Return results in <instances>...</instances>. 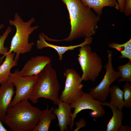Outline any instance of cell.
<instances>
[{
    "instance_id": "d4e9b609",
    "label": "cell",
    "mask_w": 131,
    "mask_h": 131,
    "mask_svg": "<svg viewBox=\"0 0 131 131\" xmlns=\"http://www.w3.org/2000/svg\"><path fill=\"white\" fill-rule=\"evenodd\" d=\"M119 6V9L121 13H123L125 7V0H117Z\"/></svg>"
},
{
    "instance_id": "7402d4cb",
    "label": "cell",
    "mask_w": 131,
    "mask_h": 131,
    "mask_svg": "<svg viewBox=\"0 0 131 131\" xmlns=\"http://www.w3.org/2000/svg\"><path fill=\"white\" fill-rule=\"evenodd\" d=\"M123 88L124 106L130 108L131 107V85L126 82Z\"/></svg>"
},
{
    "instance_id": "ac0fdd59",
    "label": "cell",
    "mask_w": 131,
    "mask_h": 131,
    "mask_svg": "<svg viewBox=\"0 0 131 131\" xmlns=\"http://www.w3.org/2000/svg\"><path fill=\"white\" fill-rule=\"evenodd\" d=\"M110 100L109 103L113 106L122 110L124 107L123 91L117 85L110 88Z\"/></svg>"
},
{
    "instance_id": "ffe728a7",
    "label": "cell",
    "mask_w": 131,
    "mask_h": 131,
    "mask_svg": "<svg viewBox=\"0 0 131 131\" xmlns=\"http://www.w3.org/2000/svg\"><path fill=\"white\" fill-rule=\"evenodd\" d=\"M118 71L121 75V78L119 82L125 81L131 82V61L126 64L118 67Z\"/></svg>"
},
{
    "instance_id": "8992f818",
    "label": "cell",
    "mask_w": 131,
    "mask_h": 131,
    "mask_svg": "<svg viewBox=\"0 0 131 131\" xmlns=\"http://www.w3.org/2000/svg\"><path fill=\"white\" fill-rule=\"evenodd\" d=\"M19 69L11 73L8 82L15 86V96L9 107L14 106L23 100L29 99L38 79V74L31 76H24L20 73Z\"/></svg>"
},
{
    "instance_id": "603a6c76",
    "label": "cell",
    "mask_w": 131,
    "mask_h": 131,
    "mask_svg": "<svg viewBox=\"0 0 131 131\" xmlns=\"http://www.w3.org/2000/svg\"><path fill=\"white\" fill-rule=\"evenodd\" d=\"M76 126V127L73 131H78L80 129L86 126V123L85 119L83 118H81L78 121H76L74 123Z\"/></svg>"
},
{
    "instance_id": "7c38bea8",
    "label": "cell",
    "mask_w": 131,
    "mask_h": 131,
    "mask_svg": "<svg viewBox=\"0 0 131 131\" xmlns=\"http://www.w3.org/2000/svg\"><path fill=\"white\" fill-rule=\"evenodd\" d=\"M0 87V118L2 122L6 119L7 110L12 102L14 94V86L7 82Z\"/></svg>"
},
{
    "instance_id": "2e32d148",
    "label": "cell",
    "mask_w": 131,
    "mask_h": 131,
    "mask_svg": "<svg viewBox=\"0 0 131 131\" xmlns=\"http://www.w3.org/2000/svg\"><path fill=\"white\" fill-rule=\"evenodd\" d=\"M54 108L53 106L49 109L48 104L46 109L42 111L39 121L32 131H48L52 121L56 118V116L53 113L52 110Z\"/></svg>"
},
{
    "instance_id": "cb8c5ba5",
    "label": "cell",
    "mask_w": 131,
    "mask_h": 131,
    "mask_svg": "<svg viewBox=\"0 0 131 131\" xmlns=\"http://www.w3.org/2000/svg\"><path fill=\"white\" fill-rule=\"evenodd\" d=\"M125 7L124 12L127 16L131 14V0H125Z\"/></svg>"
},
{
    "instance_id": "484cf974",
    "label": "cell",
    "mask_w": 131,
    "mask_h": 131,
    "mask_svg": "<svg viewBox=\"0 0 131 131\" xmlns=\"http://www.w3.org/2000/svg\"><path fill=\"white\" fill-rule=\"evenodd\" d=\"M131 128L129 126L122 125L119 129L118 131H131Z\"/></svg>"
},
{
    "instance_id": "9a60e30c",
    "label": "cell",
    "mask_w": 131,
    "mask_h": 131,
    "mask_svg": "<svg viewBox=\"0 0 131 131\" xmlns=\"http://www.w3.org/2000/svg\"><path fill=\"white\" fill-rule=\"evenodd\" d=\"M103 106L109 107L113 113V115L110 119L107 126L106 131H118L122 125L123 118L122 110H120L107 102H102Z\"/></svg>"
},
{
    "instance_id": "f1b7e54d",
    "label": "cell",
    "mask_w": 131,
    "mask_h": 131,
    "mask_svg": "<svg viewBox=\"0 0 131 131\" xmlns=\"http://www.w3.org/2000/svg\"><path fill=\"white\" fill-rule=\"evenodd\" d=\"M115 1V0H114Z\"/></svg>"
},
{
    "instance_id": "8fae6325",
    "label": "cell",
    "mask_w": 131,
    "mask_h": 131,
    "mask_svg": "<svg viewBox=\"0 0 131 131\" xmlns=\"http://www.w3.org/2000/svg\"><path fill=\"white\" fill-rule=\"evenodd\" d=\"M39 39L37 41L36 46L37 49H41L46 47H50L54 49L57 53L59 60L61 61L63 58V55L66 52L73 50L78 47H80L84 45L90 44L92 41L93 38L91 36L84 38V41L80 44L68 46H60L49 43L45 40L42 33L39 35Z\"/></svg>"
},
{
    "instance_id": "6da1fadb",
    "label": "cell",
    "mask_w": 131,
    "mask_h": 131,
    "mask_svg": "<svg viewBox=\"0 0 131 131\" xmlns=\"http://www.w3.org/2000/svg\"><path fill=\"white\" fill-rule=\"evenodd\" d=\"M69 12L71 30L68 37L60 40L51 39V41H71L79 38H84L96 34L100 16L81 0H61Z\"/></svg>"
},
{
    "instance_id": "ba28073f",
    "label": "cell",
    "mask_w": 131,
    "mask_h": 131,
    "mask_svg": "<svg viewBox=\"0 0 131 131\" xmlns=\"http://www.w3.org/2000/svg\"><path fill=\"white\" fill-rule=\"evenodd\" d=\"M63 75L66 78L65 86L59 98L61 101L70 104L82 94L83 85L81 77L75 70L68 68L64 73Z\"/></svg>"
},
{
    "instance_id": "4fadbf2b",
    "label": "cell",
    "mask_w": 131,
    "mask_h": 131,
    "mask_svg": "<svg viewBox=\"0 0 131 131\" xmlns=\"http://www.w3.org/2000/svg\"><path fill=\"white\" fill-rule=\"evenodd\" d=\"M58 106V108H54L52 113L57 117V126L59 127L60 131H66L68 126H70L72 123V108L70 104L61 101Z\"/></svg>"
},
{
    "instance_id": "3957f363",
    "label": "cell",
    "mask_w": 131,
    "mask_h": 131,
    "mask_svg": "<svg viewBox=\"0 0 131 131\" xmlns=\"http://www.w3.org/2000/svg\"><path fill=\"white\" fill-rule=\"evenodd\" d=\"M60 89L56 71L50 63L38 74V79L29 99L35 104L38 102L39 98H43L50 100L58 105L60 101L58 96Z\"/></svg>"
},
{
    "instance_id": "7a4b0ae2",
    "label": "cell",
    "mask_w": 131,
    "mask_h": 131,
    "mask_svg": "<svg viewBox=\"0 0 131 131\" xmlns=\"http://www.w3.org/2000/svg\"><path fill=\"white\" fill-rule=\"evenodd\" d=\"M42 112L28 100H22L8 108L4 123L13 131H32Z\"/></svg>"
},
{
    "instance_id": "30bf717a",
    "label": "cell",
    "mask_w": 131,
    "mask_h": 131,
    "mask_svg": "<svg viewBox=\"0 0 131 131\" xmlns=\"http://www.w3.org/2000/svg\"><path fill=\"white\" fill-rule=\"evenodd\" d=\"M51 59L49 57L38 56L32 57L25 64L19 72L24 76H31L39 74L46 66L51 63Z\"/></svg>"
},
{
    "instance_id": "5b68a950",
    "label": "cell",
    "mask_w": 131,
    "mask_h": 131,
    "mask_svg": "<svg viewBox=\"0 0 131 131\" xmlns=\"http://www.w3.org/2000/svg\"><path fill=\"white\" fill-rule=\"evenodd\" d=\"M77 60L82 72L81 80L95 81L101 72L103 65L101 59L92 51L89 44L80 47Z\"/></svg>"
},
{
    "instance_id": "4316f807",
    "label": "cell",
    "mask_w": 131,
    "mask_h": 131,
    "mask_svg": "<svg viewBox=\"0 0 131 131\" xmlns=\"http://www.w3.org/2000/svg\"><path fill=\"white\" fill-rule=\"evenodd\" d=\"M0 118V131H7L8 130L4 126Z\"/></svg>"
},
{
    "instance_id": "277c9868",
    "label": "cell",
    "mask_w": 131,
    "mask_h": 131,
    "mask_svg": "<svg viewBox=\"0 0 131 131\" xmlns=\"http://www.w3.org/2000/svg\"><path fill=\"white\" fill-rule=\"evenodd\" d=\"M35 20L33 17H32L27 21L24 22L21 16L16 13L14 20L9 21L10 25L15 27L16 31L12 38L10 49L6 55L11 52L14 53L16 54L14 59L17 62L20 55L30 51L34 44L33 42L29 43V39L30 35L38 27L37 25L31 27Z\"/></svg>"
},
{
    "instance_id": "e0dca14e",
    "label": "cell",
    "mask_w": 131,
    "mask_h": 131,
    "mask_svg": "<svg viewBox=\"0 0 131 131\" xmlns=\"http://www.w3.org/2000/svg\"><path fill=\"white\" fill-rule=\"evenodd\" d=\"M90 8H93L97 15L100 16L102 13L103 8L105 7L115 8L119 9L118 3L114 0H81Z\"/></svg>"
},
{
    "instance_id": "83f0119b",
    "label": "cell",
    "mask_w": 131,
    "mask_h": 131,
    "mask_svg": "<svg viewBox=\"0 0 131 131\" xmlns=\"http://www.w3.org/2000/svg\"><path fill=\"white\" fill-rule=\"evenodd\" d=\"M4 27V25L3 24H0V30ZM1 36L0 35V38Z\"/></svg>"
},
{
    "instance_id": "5bb4252c",
    "label": "cell",
    "mask_w": 131,
    "mask_h": 131,
    "mask_svg": "<svg viewBox=\"0 0 131 131\" xmlns=\"http://www.w3.org/2000/svg\"><path fill=\"white\" fill-rule=\"evenodd\" d=\"M15 54L13 52L7 54L4 61L0 65V84L7 82L11 69L17 65V62L14 59Z\"/></svg>"
},
{
    "instance_id": "44dd1931",
    "label": "cell",
    "mask_w": 131,
    "mask_h": 131,
    "mask_svg": "<svg viewBox=\"0 0 131 131\" xmlns=\"http://www.w3.org/2000/svg\"><path fill=\"white\" fill-rule=\"evenodd\" d=\"M12 31L11 27L8 26L0 38V54L3 55L0 58V63H1L3 59L9 51L8 48L4 46V43L8 34Z\"/></svg>"
},
{
    "instance_id": "d6986e66",
    "label": "cell",
    "mask_w": 131,
    "mask_h": 131,
    "mask_svg": "<svg viewBox=\"0 0 131 131\" xmlns=\"http://www.w3.org/2000/svg\"><path fill=\"white\" fill-rule=\"evenodd\" d=\"M110 48L115 49L119 51L121 55L119 57L120 59L127 58L131 61V39L122 44H119L115 42L109 44Z\"/></svg>"
},
{
    "instance_id": "52a82bcc",
    "label": "cell",
    "mask_w": 131,
    "mask_h": 131,
    "mask_svg": "<svg viewBox=\"0 0 131 131\" xmlns=\"http://www.w3.org/2000/svg\"><path fill=\"white\" fill-rule=\"evenodd\" d=\"M108 61L105 67L106 72L103 79L99 83L92 88L88 93L94 99L103 102L107 99L110 93L111 84L118 78L121 77L119 72L114 69L112 62L113 53L107 51Z\"/></svg>"
},
{
    "instance_id": "9c48e42d",
    "label": "cell",
    "mask_w": 131,
    "mask_h": 131,
    "mask_svg": "<svg viewBox=\"0 0 131 131\" xmlns=\"http://www.w3.org/2000/svg\"><path fill=\"white\" fill-rule=\"evenodd\" d=\"M102 102L93 98L88 93L83 92L82 94L75 101L70 104L71 108L74 109L72 113V123L70 126L71 130L72 129L74 121L77 114L82 110L90 109L92 111L90 115L95 118L103 117L105 114Z\"/></svg>"
}]
</instances>
